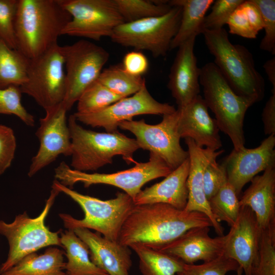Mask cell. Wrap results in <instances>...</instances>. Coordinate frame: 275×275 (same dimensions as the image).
<instances>
[{"instance_id":"6da1fadb","label":"cell","mask_w":275,"mask_h":275,"mask_svg":"<svg viewBox=\"0 0 275 275\" xmlns=\"http://www.w3.org/2000/svg\"><path fill=\"white\" fill-rule=\"evenodd\" d=\"M212 227L199 212H187L163 203L134 205L120 231L118 242L127 246L141 244L158 250L188 230Z\"/></svg>"},{"instance_id":"7a4b0ae2","label":"cell","mask_w":275,"mask_h":275,"mask_svg":"<svg viewBox=\"0 0 275 275\" xmlns=\"http://www.w3.org/2000/svg\"><path fill=\"white\" fill-rule=\"evenodd\" d=\"M71 16L59 0H18L15 19L17 49L29 59L58 44Z\"/></svg>"},{"instance_id":"3957f363","label":"cell","mask_w":275,"mask_h":275,"mask_svg":"<svg viewBox=\"0 0 275 275\" xmlns=\"http://www.w3.org/2000/svg\"><path fill=\"white\" fill-rule=\"evenodd\" d=\"M205 44L228 84L238 95L254 103L265 94V81L255 67L253 56L244 46L234 44L224 28L204 30Z\"/></svg>"},{"instance_id":"277c9868","label":"cell","mask_w":275,"mask_h":275,"mask_svg":"<svg viewBox=\"0 0 275 275\" xmlns=\"http://www.w3.org/2000/svg\"><path fill=\"white\" fill-rule=\"evenodd\" d=\"M71 142V167L77 171H95L113 162V158L121 156L129 164L135 161L134 153L140 149L135 139L130 138L118 130L99 132L84 128L74 115L68 120Z\"/></svg>"},{"instance_id":"5b68a950","label":"cell","mask_w":275,"mask_h":275,"mask_svg":"<svg viewBox=\"0 0 275 275\" xmlns=\"http://www.w3.org/2000/svg\"><path fill=\"white\" fill-rule=\"evenodd\" d=\"M199 81L203 98L214 114L219 130L230 138L234 149L244 147V120L247 110L254 103L233 91L213 62L200 68Z\"/></svg>"},{"instance_id":"8992f818","label":"cell","mask_w":275,"mask_h":275,"mask_svg":"<svg viewBox=\"0 0 275 275\" xmlns=\"http://www.w3.org/2000/svg\"><path fill=\"white\" fill-rule=\"evenodd\" d=\"M52 185L78 204L84 213V218L80 219L60 213L59 216L65 228L92 229L108 240L118 241L122 227L135 205L131 197L125 193L118 192L115 198L102 200L79 193L56 179Z\"/></svg>"},{"instance_id":"52a82bcc","label":"cell","mask_w":275,"mask_h":275,"mask_svg":"<svg viewBox=\"0 0 275 275\" xmlns=\"http://www.w3.org/2000/svg\"><path fill=\"white\" fill-rule=\"evenodd\" d=\"M60 191L52 185L50 194L41 213L30 217L26 211L17 215L8 223L0 220V234L8 242L9 252L6 261L0 265V274L9 270L25 256L42 248L62 247L60 231L53 232L45 224V219Z\"/></svg>"},{"instance_id":"ba28073f","label":"cell","mask_w":275,"mask_h":275,"mask_svg":"<svg viewBox=\"0 0 275 275\" xmlns=\"http://www.w3.org/2000/svg\"><path fill=\"white\" fill-rule=\"evenodd\" d=\"M134 163L133 167L116 173H87L74 170L62 161L54 169V177L70 188L78 182L85 187L98 184L112 185L122 189L133 200L145 184L166 177L173 171L158 155L151 152L147 162Z\"/></svg>"},{"instance_id":"9c48e42d","label":"cell","mask_w":275,"mask_h":275,"mask_svg":"<svg viewBox=\"0 0 275 275\" xmlns=\"http://www.w3.org/2000/svg\"><path fill=\"white\" fill-rule=\"evenodd\" d=\"M181 13L180 7L173 6L163 15L124 22L114 29L109 38L121 46L150 52L155 58L164 57L178 32Z\"/></svg>"},{"instance_id":"30bf717a","label":"cell","mask_w":275,"mask_h":275,"mask_svg":"<svg viewBox=\"0 0 275 275\" xmlns=\"http://www.w3.org/2000/svg\"><path fill=\"white\" fill-rule=\"evenodd\" d=\"M22 93L32 97L45 111L61 104L66 91L64 58L58 44L30 60Z\"/></svg>"},{"instance_id":"8fae6325","label":"cell","mask_w":275,"mask_h":275,"mask_svg":"<svg viewBox=\"0 0 275 275\" xmlns=\"http://www.w3.org/2000/svg\"><path fill=\"white\" fill-rule=\"evenodd\" d=\"M62 49L66 84L62 103L68 111L86 88L98 79L109 53L102 47L86 39L62 46Z\"/></svg>"},{"instance_id":"7c38bea8","label":"cell","mask_w":275,"mask_h":275,"mask_svg":"<svg viewBox=\"0 0 275 275\" xmlns=\"http://www.w3.org/2000/svg\"><path fill=\"white\" fill-rule=\"evenodd\" d=\"M71 16L62 35L99 41L124 22L114 0H59Z\"/></svg>"},{"instance_id":"4fadbf2b","label":"cell","mask_w":275,"mask_h":275,"mask_svg":"<svg viewBox=\"0 0 275 275\" xmlns=\"http://www.w3.org/2000/svg\"><path fill=\"white\" fill-rule=\"evenodd\" d=\"M179 112L163 116L157 124H149L144 119L124 121L119 127L128 130L135 136L140 148L158 155L172 170L180 166L187 158L188 153L180 143L177 130Z\"/></svg>"},{"instance_id":"5bb4252c","label":"cell","mask_w":275,"mask_h":275,"mask_svg":"<svg viewBox=\"0 0 275 275\" xmlns=\"http://www.w3.org/2000/svg\"><path fill=\"white\" fill-rule=\"evenodd\" d=\"M173 105L161 103L149 92L146 85L134 94L120 99L108 106L89 114L75 113L77 121L92 127H101L106 132L118 130L120 123L141 115H164L175 112Z\"/></svg>"},{"instance_id":"9a60e30c","label":"cell","mask_w":275,"mask_h":275,"mask_svg":"<svg viewBox=\"0 0 275 275\" xmlns=\"http://www.w3.org/2000/svg\"><path fill=\"white\" fill-rule=\"evenodd\" d=\"M45 112V116L40 119V126L36 132L40 146L29 167L28 175L30 177L52 163L59 156L71 154L67 110L62 103Z\"/></svg>"},{"instance_id":"2e32d148","label":"cell","mask_w":275,"mask_h":275,"mask_svg":"<svg viewBox=\"0 0 275 275\" xmlns=\"http://www.w3.org/2000/svg\"><path fill=\"white\" fill-rule=\"evenodd\" d=\"M261 231L251 209L241 207L236 221L225 235L223 255L236 261L244 275H253L258 261Z\"/></svg>"},{"instance_id":"e0dca14e","label":"cell","mask_w":275,"mask_h":275,"mask_svg":"<svg viewBox=\"0 0 275 275\" xmlns=\"http://www.w3.org/2000/svg\"><path fill=\"white\" fill-rule=\"evenodd\" d=\"M275 134H271L252 149L233 150L222 163L227 180L238 196L243 186L258 174L275 166Z\"/></svg>"},{"instance_id":"ac0fdd59","label":"cell","mask_w":275,"mask_h":275,"mask_svg":"<svg viewBox=\"0 0 275 275\" xmlns=\"http://www.w3.org/2000/svg\"><path fill=\"white\" fill-rule=\"evenodd\" d=\"M188 148L189 168L187 179L188 199L184 210L199 212L206 215L218 236L224 235V228L214 218L205 196L203 174L207 166L219 156L223 150L214 151L198 146L192 139L185 138Z\"/></svg>"},{"instance_id":"d6986e66","label":"cell","mask_w":275,"mask_h":275,"mask_svg":"<svg viewBox=\"0 0 275 275\" xmlns=\"http://www.w3.org/2000/svg\"><path fill=\"white\" fill-rule=\"evenodd\" d=\"M196 37H191L178 47L170 69L168 88L178 108L186 105L200 95V68L194 51Z\"/></svg>"},{"instance_id":"ffe728a7","label":"cell","mask_w":275,"mask_h":275,"mask_svg":"<svg viewBox=\"0 0 275 275\" xmlns=\"http://www.w3.org/2000/svg\"><path fill=\"white\" fill-rule=\"evenodd\" d=\"M201 95L186 105L177 108L179 117L177 130L181 138H190L198 146L214 151L222 146L219 129Z\"/></svg>"},{"instance_id":"44dd1931","label":"cell","mask_w":275,"mask_h":275,"mask_svg":"<svg viewBox=\"0 0 275 275\" xmlns=\"http://www.w3.org/2000/svg\"><path fill=\"white\" fill-rule=\"evenodd\" d=\"M209 230L208 227L191 229L158 250L186 264L213 260L223 255L225 235L212 238Z\"/></svg>"},{"instance_id":"7402d4cb","label":"cell","mask_w":275,"mask_h":275,"mask_svg":"<svg viewBox=\"0 0 275 275\" xmlns=\"http://www.w3.org/2000/svg\"><path fill=\"white\" fill-rule=\"evenodd\" d=\"M73 231L88 246L90 259L95 265L108 275H130L132 260L129 247L86 228Z\"/></svg>"},{"instance_id":"603a6c76","label":"cell","mask_w":275,"mask_h":275,"mask_svg":"<svg viewBox=\"0 0 275 275\" xmlns=\"http://www.w3.org/2000/svg\"><path fill=\"white\" fill-rule=\"evenodd\" d=\"M239 204L253 212L261 230L275 225V166L266 169L251 181Z\"/></svg>"},{"instance_id":"cb8c5ba5","label":"cell","mask_w":275,"mask_h":275,"mask_svg":"<svg viewBox=\"0 0 275 275\" xmlns=\"http://www.w3.org/2000/svg\"><path fill=\"white\" fill-rule=\"evenodd\" d=\"M189 158L161 181L142 190L133 200L135 205L163 203L184 210L188 199Z\"/></svg>"},{"instance_id":"d4e9b609","label":"cell","mask_w":275,"mask_h":275,"mask_svg":"<svg viewBox=\"0 0 275 275\" xmlns=\"http://www.w3.org/2000/svg\"><path fill=\"white\" fill-rule=\"evenodd\" d=\"M65 252L48 246L42 254L31 253L0 275H66Z\"/></svg>"},{"instance_id":"484cf974","label":"cell","mask_w":275,"mask_h":275,"mask_svg":"<svg viewBox=\"0 0 275 275\" xmlns=\"http://www.w3.org/2000/svg\"><path fill=\"white\" fill-rule=\"evenodd\" d=\"M213 2V0L168 1L171 6H178L182 9L179 27L171 42L170 50L178 48L191 37L202 33L206 13Z\"/></svg>"},{"instance_id":"4316f807","label":"cell","mask_w":275,"mask_h":275,"mask_svg":"<svg viewBox=\"0 0 275 275\" xmlns=\"http://www.w3.org/2000/svg\"><path fill=\"white\" fill-rule=\"evenodd\" d=\"M60 241L67 258L66 275H108L92 262L88 246L73 230L62 232Z\"/></svg>"},{"instance_id":"83f0119b","label":"cell","mask_w":275,"mask_h":275,"mask_svg":"<svg viewBox=\"0 0 275 275\" xmlns=\"http://www.w3.org/2000/svg\"><path fill=\"white\" fill-rule=\"evenodd\" d=\"M129 247L139 257L142 275H177L183 268L184 262L158 250L141 244Z\"/></svg>"},{"instance_id":"f1b7e54d","label":"cell","mask_w":275,"mask_h":275,"mask_svg":"<svg viewBox=\"0 0 275 275\" xmlns=\"http://www.w3.org/2000/svg\"><path fill=\"white\" fill-rule=\"evenodd\" d=\"M30 60L0 39V88L23 85L26 80Z\"/></svg>"},{"instance_id":"f546056e","label":"cell","mask_w":275,"mask_h":275,"mask_svg":"<svg viewBox=\"0 0 275 275\" xmlns=\"http://www.w3.org/2000/svg\"><path fill=\"white\" fill-rule=\"evenodd\" d=\"M97 80L113 93L122 98L134 94L146 85L144 78L129 74L121 65L111 66L102 70Z\"/></svg>"},{"instance_id":"4dcf8cb0","label":"cell","mask_w":275,"mask_h":275,"mask_svg":"<svg viewBox=\"0 0 275 275\" xmlns=\"http://www.w3.org/2000/svg\"><path fill=\"white\" fill-rule=\"evenodd\" d=\"M124 22L163 15L172 8L168 1L114 0Z\"/></svg>"},{"instance_id":"1f68e13d","label":"cell","mask_w":275,"mask_h":275,"mask_svg":"<svg viewBox=\"0 0 275 275\" xmlns=\"http://www.w3.org/2000/svg\"><path fill=\"white\" fill-rule=\"evenodd\" d=\"M208 201L211 211L217 222H225L230 227L234 225L241 207L236 191L228 180Z\"/></svg>"},{"instance_id":"d6a6232c","label":"cell","mask_w":275,"mask_h":275,"mask_svg":"<svg viewBox=\"0 0 275 275\" xmlns=\"http://www.w3.org/2000/svg\"><path fill=\"white\" fill-rule=\"evenodd\" d=\"M122 97L113 93L97 79L83 92L77 100V113L89 114L100 111Z\"/></svg>"},{"instance_id":"836d02e7","label":"cell","mask_w":275,"mask_h":275,"mask_svg":"<svg viewBox=\"0 0 275 275\" xmlns=\"http://www.w3.org/2000/svg\"><path fill=\"white\" fill-rule=\"evenodd\" d=\"M253 275H275V225L262 230L258 261Z\"/></svg>"},{"instance_id":"e575fe53","label":"cell","mask_w":275,"mask_h":275,"mask_svg":"<svg viewBox=\"0 0 275 275\" xmlns=\"http://www.w3.org/2000/svg\"><path fill=\"white\" fill-rule=\"evenodd\" d=\"M21 94L19 87L11 86L0 88V114L15 115L26 125L33 126L35 123L34 117L23 106Z\"/></svg>"},{"instance_id":"d590c367","label":"cell","mask_w":275,"mask_h":275,"mask_svg":"<svg viewBox=\"0 0 275 275\" xmlns=\"http://www.w3.org/2000/svg\"><path fill=\"white\" fill-rule=\"evenodd\" d=\"M239 266L236 261L222 255L199 265L184 263L177 275H226L229 271H236Z\"/></svg>"},{"instance_id":"8d00e7d4","label":"cell","mask_w":275,"mask_h":275,"mask_svg":"<svg viewBox=\"0 0 275 275\" xmlns=\"http://www.w3.org/2000/svg\"><path fill=\"white\" fill-rule=\"evenodd\" d=\"M261 14L265 34L260 43V48L275 54V1L251 0Z\"/></svg>"},{"instance_id":"74e56055","label":"cell","mask_w":275,"mask_h":275,"mask_svg":"<svg viewBox=\"0 0 275 275\" xmlns=\"http://www.w3.org/2000/svg\"><path fill=\"white\" fill-rule=\"evenodd\" d=\"M18 0H0V39L17 49L15 19Z\"/></svg>"},{"instance_id":"f35d334b","label":"cell","mask_w":275,"mask_h":275,"mask_svg":"<svg viewBox=\"0 0 275 275\" xmlns=\"http://www.w3.org/2000/svg\"><path fill=\"white\" fill-rule=\"evenodd\" d=\"M243 0H216L214 1L210 13L205 16L203 30H216L224 28L234 11Z\"/></svg>"},{"instance_id":"ab89813d","label":"cell","mask_w":275,"mask_h":275,"mask_svg":"<svg viewBox=\"0 0 275 275\" xmlns=\"http://www.w3.org/2000/svg\"><path fill=\"white\" fill-rule=\"evenodd\" d=\"M227 181L225 168L219 164L216 160L210 162L205 168L203 174L204 190L209 201Z\"/></svg>"},{"instance_id":"60d3db41","label":"cell","mask_w":275,"mask_h":275,"mask_svg":"<svg viewBox=\"0 0 275 275\" xmlns=\"http://www.w3.org/2000/svg\"><path fill=\"white\" fill-rule=\"evenodd\" d=\"M16 149V140L13 130L0 124V176L11 166Z\"/></svg>"},{"instance_id":"b9f144b4","label":"cell","mask_w":275,"mask_h":275,"mask_svg":"<svg viewBox=\"0 0 275 275\" xmlns=\"http://www.w3.org/2000/svg\"><path fill=\"white\" fill-rule=\"evenodd\" d=\"M242 3L234 11L227 21L229 33L247 39H255L258 34L252 28Z\"/></svg>"},{"instance_id":"7bdbcfd3","label":"cell","mask_w":275,"mask_h":275,"mask_svg":"<svg viewBox=\"0 0 275 275\" xmlns=\"http://www.w3.org/2000/svg\"><path fill=\"white\" fill-rule=\"evenodd\" d=\"M124 70L134 76H142L149 68L146 56L141 51H132L126 53L121 65Z\"/></svg>"},{"instance_id":"ee69618b","label":"cell","mask_w":275,"mask_h":275,"mask_svg":"<svg viewBox=\"0 0 275 275\" xmlns=\"http://www.w3.org/2000/svg\"><path fill=\"white\" fill-rule=\"evenodd\" d=\"M262 120L266 135L275 134V94L267 101L262 111Z\"/></svg>"},{"instance_id":"f6af8a7d","label":"cell","mask_w":275,"mask_h":275,"mask_svg":"<svg viewBox=\"0 0 275 275\" xmlns=\"http://www.w3.org/2000/svg\"><path fill=\"white\" fill-rule=\"evenodd\" d=\"M243 6L245 10L253 30L258 34L263 29V22L260 12L251 0L243 1Z\"/></svg>"},{"instance_id":"bcb514c9","label":"cell","mask_w":275,"mask_h":275,"mask_svg":"<svg viewBox=\"0 0 275 275\" xmlns=\"http://www.w3.org/2000/svg\"><path fill=\"white\" fill-rule=\"evenodd\" d=\"M263 68L269 81L272 86V94H275V58L268 60L263 65Z\"/></svg>"},{"instance_id":"7dc6e473","label":"cell","mask_w":275,"mask_h":275,"mask_svg":"<svg viewBox=\"0 0 275 275\" xmlns=\"http://www.w3.org/2000/svg\"><path fill=\"white\" fill-rule=\"evenodd\" d=\"M236 272L237 275H242L243 272L242 268L240 266H239L238 268L236 270Z\"/></svg>"}]
</instances>
